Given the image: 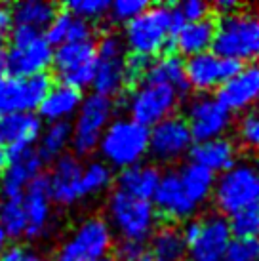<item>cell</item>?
I'll return each instance as SVG.
<instances>
[{
	"label": "cell",
	"instance_id": "cell-26",
	"mask_svg": "<svg viewBox=\"0 0 259 261\" xmlns=\"http://www.w3.org/2000/svg\"><path fill=\"white\" fill-rule=\"evenodd\" d=\"M80 103H82V95L79 90L59 84V86H51L48 95L38 105V111H40L42 118L58 122V120H65L71 113H74L80 107Z\"/></svg>",
	"mask_w": 259,
	"mask_h": 261
},
{
	"label": "cell",
	"instance_id": "cell-54",
	"mask_svg": "<svg viewBox=\"0 0 259 261\" xmlns=\"http://www.w3.org/2000/svg\"><path fill=\"white\" fill-rule=\"evenodd\" d=\"M136 261H154V257H152V255L149 254V252H145V254L141 255L139 259H136Z\"/></svg>",
	"mask_w": 259,
	"mask_h": 261
},
{
	"label": "cell",
	"instance_id": "cell-19",
	"mask_svg": "<svg viewBox=\"0 0 259 261\" xmlns=\"http://www.w3.org/2000/svg\"><path fill=\"white\" fill-rule=\"evenodd\" d=\"M191 159L194 164L206 168L212 174H223L237 164V145L227 138L202 141L191 147Z\"/></svg>",
	"mask_w": 259,
	"mask_h": 261
},
{
	"label": "cell",
	"instance_id": "cell-5",
	"mask_svg": "<svg viewBox=\"0 0 259 261\" xmlns=\"http://www.w3.org/2000/svg\"><path fill=\"white\" fill-rule=\"evenodd\" d=\"M109 216L122 239L141 244L151 237L157 225L154 206L149 200H139L120 191H115L109 198Z\"/></svg>",
	"mask_w": 259,
	"mask_h": 261
},
{
	"label": "cell",
	"instance_id": "cell-13",
	"mask_svg": "<svg viewBox=\"0 0 259 261\" xmlns=\"http://www.w3.org/2000/svg\"><path fill=\"white\" fill-rule=\"evenodd\" d=\"M216 99L225 109L232 111H246L253 103L259 101V63L246 65L237 76L223 82L217 90Z\"/></svg>",
	"mask_w": 259,
	"mask_h": 261
},
{
	"label": "cell",
	"instance_id": "cell-53",
	"mask_svg": "<svg viewBox=\"0 0 259 261\" xmlns=\"http://www.w3.org/2000/svg\"><path fill=\"white\" fill-rule=\"evenodd\" d=\"M6 234H4V231L0 229V254H2V250H4V244H6Z\"/></svg>",
	"mask_w": 259,
	"mask_h": 261
},
{
	"label": "cell",
	"instance_id": "cell-41",
	"mask_svg": "<svg viewBox=\"0 0 259 261\" xmlns=\"http://www.w3.org/2000/svg\"><path fill=\"white\" fill-rule=\"evenodd\" d=\"M124 54V42L122 38L115 33L103 35L101 40L95 44V56L97 58H122Z\"/></svg>",
	"mask_w": 259,
	"mask_h": 261
},
{
	"label": "cell",
	"instance_id": "cell-49",
	"mask_svg": "<svg viewBox=\"0 0 259 261\" xmlns=\"http://www.w3.org/2000/svg\"><path fill=\"white\" fill-rule=\"evenodd\" d=\"M212 8L217 10L221 15H229V14H235L238 8H240V4H238V2H232V0H217Z\"/></svg>",
	"mask_w": 259,
	"mask_h": 261
},
{
	"label": "cell",
	"instance_id": "cell-20",
	"mask_svg": "<svg viewBox=\"0 0 259 261\" xmlns=\"http://www.w3.org/2000/svg\"><path fill=\"white\" fill-rule=\"evenodd\" d=\"M160 174L159 168L154 166H143V164H136V166L124 168L122 172L116 177V185L120 193L139 198V200H149L154 196L157 189L160 183Z\"/></svg>",
	"mask_w": 259,
	"mask_h": 261
},
{
	"label": "cell",
	"instance_id": "cell-9",
	"mask_svg": "<svg viewBox=\"0 0 259 261\" xmlns=\"http://www.w3.org/2000/svg\"><path fill=\"white\" fill-rule=\"evenodd\" d=\"M113 246L111 229L105 219L90 218L80 225L72 239L59 252L58 261H99Z\"/></svg>",
	"mask_w": 259,
	"mask_h": 261
},
{
	"label": "cell",
	"instance_id": "cell-44",
	"mask_svg": "<svg viewBox=\"0 0 259 261\" xmlns=\"http://www.w3.org/2000/svg\"><path fill=\"white\" fill-rule=\"evenodd\" d=\"M92 40V25L80 17H72L67 33V42H86Z\"/></svg>",
	"mask_w": 259,
	"mask_h": 261
},
{
	"label": "cell",
	"instance_id": "cell-33",
	"mask_svg": "<svg viewBox=\"0 0 259 261\" xmlns=\"http://www.w3.org/2000/svg\"><path fill=\"white\" fill-rule=\"evenodd\" d=\"M111 170L107 164L103 162H92L88 164L86 170H82V177H80V187H82V196L84 195H94L99 193L103 189L111 185Z\"/></svg>",
	"mask_w": 259,
	"mask_h": 261
},
{
	"label": "cell",
	"instance_id": "cell-58",
	"mask_svg": "<svg viewBox=\"0 0 259 261\" xmlns=\"http://www.w3.org/2000/svg\"><path fill=\"white\" fill-rule=\"evenodd\" d=\"M253 170H255V172H259V156L255 159V168H253Z\"/></svg>",
	"mask_w": 259,
	"mask_h": 261
},
{
	"label": "cell",
	"instance_id": "cell-46",
	"mask_svg": "<svg viewBox=\"0 0 259 261\" xmlns=\"http://www.w3.org/2000/svg\"><path fill=\"white\" fill-rule=\"evenodd\" d=\"M244 69V63H240L237 59H221L219 58V76H221V84L237 76L240 71Z\"/></svg>",
	"mask_w": 259,
	"mask_h": 261
},
{
	"label": "cell",
	"instance_id": "cell-21",
	"mask_svg": "<svg viewBox=\"0 0 259 261\" xmlns=\"http://www.w3.org/2000/svg\"><path fill=\"white\" fill-rule=\"evenodd\" d=\"M40 116L33 113H14V115L0 116V147L2 145H21L31 147V143L40 134Z\"/></svg>",
	"mask_w": 259,
	"mask_h": 261
},
{
	"label": "cell",
	"instance_id": "cell-23",
	"mask_svg": "<svg viewBox=\"0 0 259 261\" xmlns=\"http://www.w3.org/2000/svg\"><path fill=\"white\" fill-rule=\"evenodd\" d=\"M216 25L217 21H214L212 17H206L200 21L185 23L173 38L175 48L189 58L204 54L208 48H212V42L216 37Z\"/></svg>",
	"mask_w": 259,
	"mask_h": 261
},
{
	"label": "cell",
	"instance_id": "cell-1",
	"mask_svg": "<svg viewBox=\"0 0 259 261\" xmlns=\"http://www.w3.org/2000/svg\"><path fill=\"white\" fill-rule=\"evenodd\" d=\"M212 54L221 59L253 61L259 59V25L250 14L235 12L223 15L216 25Z\"/></svg>",
	"mask_w": 259,
	"mask_h": 261
},
{
	"label": "cell",
	"instance_id": "cell-8",
	"mask_svg": "<svg viewBox=\"0 0 259 261\" xmlns=\"http://www.w3.org/2000/svg\"><path fill=\"white\" fill-rule=\"evenodd\" d=\"M54 86L50 73H38L27 79L2 76L0 79V116L14 113H31L48 95Z\"/></svg>",
	"mask_w": 259,
	"mask_h": 261
},
{
	"label": "cell",
	"instance_id": "cell-57",
	"mask_svg": "<svg viewBox=\"0 0 259 261\" xmlns=\"http://www.w3.org/2000/svg\"><path fill=\"white\" fill-rule=\"evenodd\" d=\"M4 46H6V40H4V37L0 35V51H4Z\"/></svg>",
	"mask_w": 259,
	"mask_h": 261
},
{
	"label": "cell",
	"instance_id": "cell-45",
	"mask_svg": "<svg viewBox=\"0 0 259 261\" xmlns=\"http://www.w3.org/2000/svg\"><path fill=\"white\" fill-rule=\"evenodd\" d=\"M38 37H42V33L38 29H33L27 25H15V29L12 31V48H23Z\"/></svg>",
	"mask_w": 259,
	"mask_h": 261
},
{
	"label": "cell",
	"instance_id": "cell-34",
	"mask_svg": "<svg viewBox=\"0 0 259 261\" xmlns=\"http://www.w3.org/2000/svg\"><path fill=\"white\" fill-rule=\"evenodd\" d=\"M111 2L109 0H71L63 6L72 17H80V19H99L109 12Z\"/></svg>",
	"mask_w": 259,
	"mask_h": 261
},
{
	"label": "cell",
	"instance_id": "cell-25",
	"mask_svg": "<svg viewBox=\"0 0 259 261\" xmlns=\"http://www.w3.org/2000/svg\"><path fill=\"white\" fill-rule=\"evenodd\" d=\"M95 94L103 97L118 95L126 86V73H124L122 58H95V74H94Z\"/></svg>",
	"mask_w": 259,
	"mask_h": 261
},
{
	"label": "cell",
	"instance_id": "cell-10",
	"mask_svg": "<svg viewBox=\"0 0 259 261\" xmlns=\"http://www.w3.org/2000/svg\"><path fill=\"white\" fill-rule=\"evenodd\" d=\"M185 122L189 126L191 138L196 139V143H202L223 138V134L229 130L232 122V116L216 97L200 94L189 101Z\"/></svg>",
	"mask_w": 259,
	"mask_h": 261
},
{
	"label": "cell",
	"instance_id": "cell-47",
	"mask_svg": "<svg viewBox=\"0 0 259 261\" xmlns=\"http://www.w3.org/2000/svg\"><path fill=\"white\" fill-rule=\"evenodd\" d=\"M200 229H202V219H187V221H185L183 229H179L185 246H191L194 240L198 239Z\"/></svg>",
	"mask_w": 259,
	"mask_h": 261
},
{
	"label": "cell",
	"instance_id": "cell-15",
	"mask_svg": "<svg viewBox=\"0 0 259 261\" xmlns=\"http://www.w3.org/2000/svg\"><path fill=\"white\" fill-rule=\"evenodd\" d=\"M23 208L27 216L25 237L35 239L46 227L50 216V175L38 174L35 175L23 191Z\"/></svg>",
	"mask_w": 259,
	"mask_h": 261
},
{
	"label": "cell",
	"instance_id": "cell-4",
	"mask_svg": "<svg viewBox=\"0 0 259 261\" xmlns=\"http://www.w3.org/2000/svg\"><path fill=\"white\" fill-rule=\"evenodd\" d=\"M214 198L223 216H235L259 198V174L250 164H235L214 185Z\"/></svg>",
	"mask_w": 259,
	"mask_h": 261
},
{
	"label": "cell",
	"instance_id": "cell-55",
	"mask_svg": "<svg viewBox=\"0 0 259 261\" xmlns=\"http://www.w3.org/2000/svg\"><path fill=\"white\" fill-rule=\"evenodd\" d=\"M252 208H253V212H255V216H257V221H259V198L252 204Z\"/></svg>",
	"mask_w": 259,
	"mask_h": 261
},
{
	"label": "cell",
	"instance_id": "cell-50",
	"mask_svg": "<svg viewBox=\"0 0 259 261\" xmlns=\"http://www.w3.org/2000/svg\"><path fill=\"white\" fill-rule=\"evenodd\" d=\"M12 12H8L4 6H0V35H4L12 27Z\"/></svg>",
	"mask_w": 259,
	"mask_h": 261
},
{
	"label": "cell",
	"instance_id": "cell-18",
	"mask_svg": "<svg viewBox=\"0 0 259 261\" xmlns=\"http://www.w3.org/2000/svg\"><path fill=\"white\" fill-rule=\"evenodd\" d=\"M42 160L36 154L35 149H29L23 156L10 162L2 175V195L8 200H21L23 191L27 187V183L40 174Z\"/></svg>",
	"mask_w": 259,
	"mask_h": 261
},
{
	"label": "cell",
	"instance_id": "cell-16",
	"mask_svg": "<svg viewBox=\"0 0 259 261\" xmlns=\"http://www.w3.org/2000/svg\"><path fill=\"white\" fill-rule=\"evenodd\" d=\"M152 198H154L159 212L168 219L187 221L196 212V204L183 191L177 172H168L166 175L160 177L159 189H157Z\"/></svg>",
	"mask_w": 259,
	"mask_h": 261
},
{
	"label": "cell",
	"instance_id": "cell-40",
	"mask_svg": "<svg viewBox=\"0 0 259 261\" xmlns=\"http://www.w3.org/2000/svg\"><path fill=\"white\" fill-rule=\"evenodd\" d=\"M151 58H145L139 54H132L126 61H124V73H126V84H136L141 79H145V74L151 67Z\"/></svg>",
	"mask_w": 259,
	"mask_h": 261
},
{
	"label": "cell",
	"instance_id": "cell-27",
	"mask_svg": "<svg viewBox=\"0 0 259 261\" xmlns=\"http://www.w3.org/2000/svg\"><path fill=\"white\" fill-rule=\"evenodd\" d=\"M154 261H183L187 246L183 242L181 231L173 223L159 227L151 237V252Z\"/></svg>",
	"mask_w": 259,
	"mask_h": 261
},
{
	"label": "cell",
	"instance_id": "cell-7",
	"mask_svg": "<svg viewBox=\"0 0 259 261\" xmlns=\"http://www.w3.org/2000/svg\"><path fill=\"white\" fill-rule=\"evenodd\" d=\"M115 101L99 94L88 95L80 103V113L76 126L72 128V151L79 156H86L99 145V139L113 116Z\"/></svg>",
	"mask_w": 259,
	"mask_h": 261
},
{
	"label": "cell",
	"instance_id": "cell-36",
	"mask_svg": "<svg viewBox=\"0 0 259 261\" xmlns=\"http://www.w3.org/2000/svg\"><path fill=\"white\" fill-rule=\"evenodd\" d=\"M95 74V59L94 61H88L82 65L69 69V71H61L58 73V79L61 80V86H69L72 90H82V88L90 86L94 82Z\"/></svg>",
	"mask_w": 259,
	"mask_h": 261
},
{
	"label": "cell",
	"instance_id": "cell-42",
	"mask_svg": "<svg viewBox=\"0 0 259 261\" xmlns=\"http://www.w3.org/2000/svg\"><path fill=\"white\" fill-rule=\"evenodd\" d=\"M145 254V246L134 240H118L113 246V259L115 261H136Z\"/></svg>",
	"mask_w": 259,
	"mask_h": 261
},
{
	"label": "cell",
	"instance_id": "cell-60",
	"mask_svg": "<svg viewBox=\"0 0 259 261\" xmlns=\"http://www.w3.org/2000/svg\"><path fill=\"white\" fill-rule=\"evenodd\" d=\"M257 25H259V19H257Z\"/></svg>",
	"mask_w": 259,
	"mask_h": 261
},
{
	"label": "cell",
	"instance_id": "cell-43",
	"mask_svg": "<svg viewBox=\"0 0 259 261\" xmlns=\"http://www.w3.org/2000/svg\"><path fill=\"white\" fill-rule=\"evenodd\" d=\"M177 8H179L183 19L187 23H193V21H200V19L210 17L212 4L204 2V0H187V2L177 4Z\"/></svg>",
	"mask_w": 259,
	"mask_h": 261
},
{
	"label": "cell",
	"instance_id": "cell-17",
	"mask_svg": "<svg viewBox=\"0 0 259 261\" xmlns=\"http://www.w3.org/2000/svg\"><path fill=\"white\" fill-rule=\"evenodd\" d=\"M82 166L76 156L63 154L59 156L54 172L50 174V198L59 204H72L82 198Z\"/></svg>",
	"mask_w": 259,
	"mask_h": 261
},
{
	"label": "cell",
	"instance_id": "cell-22",
	"mask_svg": "<svg viewBox=\"0 0 259 261\" xmlns=\"http://www.w3.org/2000/svg\"><path fill=\"white\" fill-rule=\"evenodd\" d=\"M143 82L147 84H166V86H172L179 97H185L189 94V82L185 76V61L175 56H164L159 61H152L149 71L145 74Z\"/></svg>",
	"mask_w": 259,
	"mask_h": 261
},
{
	"label": "cell",
	"instance_id": "cell-51",
	"mask_svg": "<svg viewBox=\"0 0 259 261\" xmlns=\"http://www.w3.org/2000/svg\"><path fill=\"white\" fill-rule=\"evenodd\" d=\"M6 74V51H0V79Z\"/></svg>",
	"mask_w": 259,
	"mask_h": 261
},
{
	"label": "cell",
	"instance_id": "cell-28",
	"mask_svg": "<svg viewBox=\"0 0 259 261\" xmlns=\"http://www.w3.org/2000/svg\"><path fill=\"white\" fill-rule=\"evenodd\" d=\"M177 175H179L181 179L183 191L187 193V196L196 206L202 204L204 200H208V196L214 193L216 177L206 168L198 166L194 162H189V164L181 168V172Z\"/></svg>",
	"mask_w": 259,
	"mask_h": 261
},
{
	"label": "cell",
	"instance_id": "cell-30",
	"mask_svg": "<svg viewBox=\"0 0 259 261\" xmlns=\"http://www.w3.org/2000/svg\"><path fill=\"white\" fill-rule=\"evenodd\" d=\"M95 56V42L94 40H86V42H65L58 46V50L54 51V59L51 63L56 65V73L61 71H69L74 67L94 61Z\"/></svg>",
	"mask_w": 259,
	"mask_h": 261
},
{
	"label": "cell",
	"instance_id": "cell-39",
	"mask_svg": "<svg viewBox=\"0 0 259 261\" xmlns=\"http://www.w3.org/2000/svg\"><path fill=\"white\" fill-rule=\"evenodd\" d=\"M238 139L248 149L259 151V113H248L238 122Z\"/></svg>",
	"mask_w": 259,
	"mask_h": 261
},
{
	"label": "cell",
	"instance_id": "cell-31",
	"mask_svg": "<svg viewBox=\"0 0 259 261\" xmlns=\"http://www.w3.org/2000/svg\"><path fill=\"white\" fill-rule=\"evenodd\" d=\"M71 138H72V126L67 120L51 122L50 128L44 134L42 143L38 147V151H36V154L42 160V164L44 162H50L51 159H56L59 152L67 147Z\"/></svg>",
	"mask_w": 259,
	"mask_h": 261
},
{
	"label": "cell",
	"instance_id": "cell-24",
	"mask_svg": "<svg viewBox=\"0 0 259 261\" xmlns=\"http://www.w3.org/2000/svg\"><path fill=\"white\" fill-rule=\"evenodd\" d=\"M185 76H187L189 88H193L200 94L214 90L221 84L219 58L214 56L212 51H204V54L189 58L185 63Z\"/></svg>",
	"mask_w": 259,
	"mask_h": 261
},
{
	"label": "cell",
	"instance_id": "cell-14",
	"mask_svg": "<svg viewBox=\"0 0 259 261\" xmlns=\"http://www.w3.org/2000/svg\"><path fill=\"white\" fill-rule=\"evenodd\" d=\"M54 50L46 38L38 37L23 48H10L6 51V73L14 79H27L33 74L46 73L51 65Z\"/></svg>",
	"mask_w": 259,
	"mask_h": 261
},
{
	"label": "cell",
	"instance_id": "cell-48",
	"mask_svg": "<svg viewBox=\"0 0 259 261\" xmlns=\"http://www.w3.org/2000/svg\"><path fill=\"white\" fill-rule=\"evenodd\" d=\"M27 255L29 254L25 252V248L19 246V244H14V246H10L0 254V261H25Z\"/></svg>",
	"mask_w": 259,
	"mask_h": 261
},
{
	"label": "cell",
	"instance_id": "cell-3",
	"mask_svg": "<svg viewBox=\"0 0 259 261\" xmlns=\"http://www.w3.org/2000/svg\"><path fill=\"white\" fill-rule=\"evenodd\" d=\"M99 149L113 166L122 170L136 166L149 151V128L130 118H118L105 128Z\"/></svg>",
	"mask_w": 259,
	"mask_h": 261
},
{
	"label": "cell",
	"instance_id": "cell-6",
	"mask_svg": "<svg viewBox=\"0 0 259 261\" xmlns=\"http://www.w3.org/2000/svg\"><path fill=\"white\" fill-rule=\"evenodd\" d=\"M179 94L166 84H139L126 97V107L130 111V120L152 128L159 122L170 118L179 105Z\"/></svg>",
	"mask_w": 259,
	"mask_h": 261
},
{
	"label": "cell",
	"instance_id": "cell-37",
	"mask_svg": "<svg viewBox=\"0 0 259 261\" xmlns=\"http://www.w3.org/2000/svg\"><path fill=\"white\" fill-rule=\"evenodd\" d=\"M71 19L72 15L67 10L59 8L56 17L46 27V35H44L46 42L50 46H61V44L67 42V33H69V27H71Z\"/></svg>",
	"mask_w": 259,
	"mask_h": 261
},
{
	"label": "cell",
	"instance_id": "cell-38",
	"mask_svg": "<svg viewBox=\"0 0 259 261\" xmlns=\"http://www.w3.org/2000/svg\"><path fill=\"white\" fill-rule=\"evenodd\" d=\"M151 6L147 0H116L111 4V17L118 23H130Z\"/></svg>",
	"mask_w": 259,
	"mask_h": 261
},
{
	"label": "cell",
	"instance_id": "cell-52",
	"mask_svg": "<svg viewBox=\"0 0 259 261\" xmlns=\"http://www.w3.org/2000/svg\"><path fill=\"white\" fill-rule=\"evenodd\" d=\"M6 166H8L6 152H4V149L0 147V172H2V170H6Z\"/></svg>",
	"mask_w": 259,
	"mask_h": 261
},
{
	"label": "cell",
	"instance_id": "cell-59",
	"mask_svg": "<svg viewBox=\"0 0 259 261\" xmlns=\"http://www.w3.org/2000/svg\"><path fill=\"white\" fill-rule=\"evenodd\" d=\"M99 261H115L113 257H103V259H99Z\"/></svg>",
	"mask_w": 259,
	"mask_h": 261
},
{
	"label": "cell",
	"instance_id": "cell-35",
	"mask_svg": "<svg viewBox=\"0 0 259 261\" xmlns=\"http://www.w3.org/2000/svg\"><path fill=\"white\" fill-rule=\"evenodd\" d=\"M223 261H259V239H230Z\"/></svg>",
	"mask_w": 259,
	"mask_h": 261
},
{
	"label": "cell",
	"instance_id": "cell-29",
	"mask_svg": "<svg viewBox=\"0 0 259 261\" xmlns=\"http://www.w3.org/2000/svg\"><path fill=\"white\" fill-rule=\"evenodd\" d=\"M56 14H58L56 4L40 2V0H25L14 6L12 19H15V25H27L40 31L42 27L50 25Z\"/></svg>",
	"mask_w": 259,
	"mask_h": 261
},
{
	"label": "cell",
	"instance_id": "cell-56",
	"mask_svg": "<svg viewBox=\"0 0 259 261\" xmlns=\"http://www.w3.org/2000/svg\"><path fill=\"white\" fill-rule=\"evenodd\" d=\"M25 261H44L42 257H38V255H27Z\"/></svg>",
	"mask_w": 259,
	"mask_h": 261
},
{
	"label": "cell",
	"instance_id": "cell-11",
	"mask_svg": "<svg viewBox=\"0 0 259 261\" xmlns=\"http://www.w3.org/2000/svg\"><path fill=\"white\" fill-rule=\"evenodd\" d=\"M191 132L179 116H170L149 130V151L160 162H175L191 151Z\"/></svg>",
	"mask_w": 259,
	"mask_h": 261
},
{
	"label": "cell",
	"instance_id": "cell-12",
	"mask_svg": "<svg viewBox=\"0 0 259 261\" xmlns=\"http://www.w3.org/2000/svg\"><path fill=\"white\" fill-rule=\"evenodd\" d=\"M229 219L221 214H214L202 219L198 239L187 246L191 261H223L230 242Z\"/></svg>",
	"mask_w": 259,
	"mask_h": 261
},
{
	"label": "cell",
	"instance_id": "cell-32",
	"mask_svg": "<svg viewBox=\"0 0 259 261\" xmlns=\"http://www.w3.org/2000/svg\"><path fill=\"white\" fill-rule=\"evenodd\" d=\"M27 227V216H25V208H23L21 200H6L0 206V229L4 231L6 237L17 239L25 232Z\"/></svg>",
	"mask_w": 259,
	"mask_h": 261
},
{
	"label": "cell",
	"instance_id": "cell-2",
	"mask_svg": "<svg viewBox=\"0 0 259 261\" xmlns=\"http://www.w3.org/2000/svg\"><path fill=\"white\" fill-rule=\"evenodd\" d=\"M126 42L134 54L152 58L160 51L173 54L175 40L170 37V6H149L126 25Z\"/></svg>",
	"mask_w": 259,
	"mask_h": 261
}]
</instances>
